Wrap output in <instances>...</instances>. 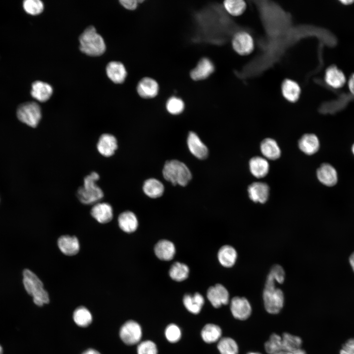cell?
<instances>
[{"label":"cell","mask_w":354,"mask_h":354,"mask_svg":"<svg viewBox=\"0 0 354 354\" xmlns=\"http://www.w3.org/2000/svg\"><path fill=\"white\" fill-rule=\"evenodd\" d=\"M352 150L353 153L354 155V144H353V145L352 146Z\"/></svg>","instance_id":"cell-51"},{"label":"cell","mask_w":354,"mask_h":354,"mask_svg":"<svg viewBox=\"0 0 354 354\" xmlns=\"http://www.w3.org/2000/svg\"><path fill=\"white\" fill-rule=\"evenodd\" d=\"M53 91L52 86L40 81L33 82L31 86V95L37 101L44 102L50 99Z\"/></svg>","instance_id":"cell-23"},{"label":"cell","mask_w":354,"mask_h":354,"mask_svg":"<svg viewBox=\"0 0 354 354\" xmlns=\"http://www.w3.org/2000/svg\"><path fill=\"white\" fill-rule=\"evenodd\" d=\"M206 296L211 304L216 308L227 304L229 301L228 290L220 284L210 287L207 290Z\"/></svg>","instance_id":"cell-10"},{"label":"cell","mask_w":354,"mask_h":354,"mask_svg":"<svg viewBox=\"0 0 354 354\" xmlns=\"http://www.w3.org/2000/svg\"><path fill=\"white\" fill-rule=\"evenodd\" d=\"M137 354H158L156 344L149 340L140 342L137 347Z\"/></svg>","instance_id":"cell-41"},{"label":"cell","mask_w":354,"mask_h":354,"mask_svg":"<svg viewBox=\"0 0 354 354\" xmlns=\"http://www.w3.org/2000/svg\"><path fill=\"white\" fill-rule=\"evenodd\" d=\"M118 223L120 229L127 233L135 232L138 226L136 215L130 211H125L120 213L118 217Z\"/></svg>","instance_id":"cell-28"},{"label":"cell","mask_w":354,"mask_h":354,"mask_svg":"<svg viewBox=\"0 0 354 354\" xmlns=\"http://www.w3.org/2000/svg\"><path fill=\"white\" fill-rule=\"evenodd\" d=\"M73 319L78 326L86 327L92 323V316L87 308L85 306H80L74 311Z\"/></svg>","instance_id":"cell-32"},{"label":"cell","mask_w":354,"mask_h":354,"mask_svg":"<svg viewBox=\"0 0 354 354\" xmlns=\"http://www.w3.org/2000/svg\"><path fill=\"white\" fill-rule=\"evenodd\" d=\"M90 214L98 222L107 223L111 221L113 217V208L107 203H97L92 206Z\"/></svg>","instance_id":"cell-15"},{"label":"cell","mask_w":354,"mask_h":354,"mask_svg":"<svg viewBox=\"0 0 354 354\" xmlns=\"http://www.w3.org/2000/svg\"><path fill=\"white\" fill-rule=\"evenodd\" d=\"M350 264L354 271V252L351 255L349 258Z\"/></svg>","instance_id":"cell-48"},{"label":"cell","mask_w":354,"mask_h":354,"mask_svg":"<svg viewBox=\"0 0 354 354\" xmlns=\"http://www.w3.org/2000/svg\"><path fill=\"white\" fill-rule=\"evenodd\" d=\"M265 349L268 354H277L282 351L281 336L276 333L272 334L265 344Z\"/></svg>","instance_id":"cell-37"},{"label":"cell","mask_w":354,"mask_h":354,"mask_svg":"<svg viewBox=\"0 0 354 354\" xmlns=\"http://www.w3.org/2000/svg\"><path fill=\"white\" fill-rule=\"evenodd\" d=\"M247 190L249 198L255 203L264 204L268 199L269 188L265 182H253L248 186Z\"/></svg>","instance_id":"cell-12"},{"label":"cell","mask_w":354,"mask_h":354,"mask_svg":"<svg viewBox=\"0 0 354 354\" xmlns=\"http://www.w3.org/2000/svg\"><path fill=\"white\" fill-rule=\"evenodd\" d=\"M217 349L220 354H238V347L233 338L229 337L221 338L218 341Z\"/></svg>","instance_id":"cell-34"},{"label":"cell","mask_w":354,"mask_h":354,"mask_svg":"<svg viewBox=\"0 0 354 354\" xmlns=\"http://www.w3.org/2000/svg\"><path fill=\"white\" fill-rule=\"evenodd\" d=\"M269 273L273 277L275 281L278 283H282L285 279V271L283 268L279 265H274L271 268Z\"/></svg>","instance_id":"cell-42"},{"label":"cell","mask_w":354,"mask_h":354,"mask_svg":"<svg viewBox=\"0 0 354 354\" xmlns=\"http://www.w3.org/2000/svg\"><path fill=\"white\" fill-rule=\"evenodd\" d=\"M181 330L175 324H168L165 329V336L168 342L175 343L178 342L181 338Z\"/></svg>","instance_id":"cell-38"},{"label":"cell","mask_w":354,"mask_h":354,"mask_svg":"<svg viewBox=\"0 0 354 354\" xmlns=\"http://www.w3.org/2000/svg\"><path fill=\"white\" fill-rule=\"evenodd\" d=\"M189 269L187 265L179 262L175 263L171 267L169 275L171 278L176 281H182L188 276Z\"/></svg>","instance_id":"cell-35"},{"label":"cell","mask_w":354,"mask_h":354,"mask_svg":"<svg viewBox=\"0 0 354 354\" xmlns=\"http://www.w3.org/2000/svg\"><path fill=\"white\" fill-rule=\"evenodd\" d=\"M82 354H101V353L94 349L90 348L85 351Z\"/></svg>","instance_id":"cell-47"},{"label":"cell","mask_w":354,"mask_h":354,"mask_svg":"<svg viewBox=\"0 0 354 354\" xmlns=\"http://www.w3.org/2000/svg\"><path fill=\"white\" fill-rule=\"evenodd\" d=\"M348 87L351 92L354 95V74L350 77L349 80Z\"/></svg>","instance_id":"cell-46"},{"label":"cell","mask_w":354,"mask_h":354,"mask_svg":"<svg viewBox=\"0 0 354 354\" xmlns=\"http://www.w3.org/2000/svg\"><path fill=\"white\" fill-rule=\"evenodd\" d=\"M324 80L329 86L338 88L346 83V77L343 72L336 66H329L325 71Z\"/></svg>","instance_id":"cell-24"},{"label":"cell","mask_w":354,"mask_h":354,"mask_svg":"<svg viewBox=\"0 0 354 354\" xmlns=\"http://www.w3.org/2000/svg\"><path fill=\"white\" fill-rule=\"evenodd\" d=\"M58 245L60 251L67 256H73L78 253L80 249L79 240L75 236L64 235L58 240Z\"/></svg>","instance_id":"cell-16"},{"label":"cell","mask_w":354,"mask_h":354,"mask_svg":"<svg viewBox=\"0 0 354 354\" xmlns=\"http://www.w3.org/2000/svg\"><path fill=\"white\" fill-rule=\"evenodd\" d=\"M249 168L251 174L256 178H262L267 175L269 165L266 159L256 156L252 157L249 161Z\"/></svg>","instance_id":"cell-21"},{"label":"cell","mask_w":354,"mask_h":354,"mask_svg":"<svg viewBox=\"0 0 354 354\" xmlns=\"http://www.w3.org/2000/svg\"><path fill=\"white\" fill-rule=\"evenodd\" d=\"M158 83L154 79L145 77L138 83L137 90L139 95L144 98H151L155 97L158 92Z\"/></svg>","instance_id":"cell-19"},{"label":"cell","mask_w":354,"mask_h":354,"mask_svg":"<svg viewBox=\"0 0 354 354\" xmlns=\"http://www.w3.org/2000/svg\"><path fill=\"white\" fill-rule=\"evenodd\" d=\"M106 73L109 78L114 83H122L127 75L124 65L119 61H112L106 66Z\"/></svg>","instance_id":"cell-22"},{"label":"cell","mask_w":354,"mask_h":354,"mask_svg":"<svg viewBox=\"0 0 354 354\" xmlns=\"http://www.w3.org/2000/svg\"><path fill=\"white\" fill-rule=\"evenodd\" d=\"M119 2L124 8L128 10L136 9L138 3V0H121Z\"/></svg>","instance_id":"cell-44"},{"label":"cell","mask_w":354,"mask_h":354,"mask_svg":"<svg viewBox=\"0 0 354 354\" xmlns=\"http://www.w3.org/2000/svg\"><path fill=\"white\" fill-rule=\"evenodd\" d=\"M224 7L226 11L234 16L242 14L246 8V3L242 0H227L224 1Z\"/></svg>","instance_id":"cell-36"},{"label":"cell","mask_w":354,"mask_h":354,"mask_svg":"<svg viewBox=\"0 0 354 354\" xmlns=\"http://www.w3.org/2000/svg\"><path fill=\"white\" fill-rule=\"evenodd\" d=\"M23 284L27 292L32 296L36 305L41 306L49 302V296L44 289L43 283L36 274L28 269L23 271Z\"/></svg>","instance_id":"cell-5"},{"label":"cell","mask_w":354,"mask_h":354,"mask_svg":"<svg viewBox=\"0 0 354 354\" xmlns=\"http://www.w3.org/2000/svg\"><path fill=\"white\" fill-rule=\"evenodd\" d=\"M230 310L235 318L241 321L247 319L252 312L249 301L244 297H233L230 302Z\"/></svg>","instance_id":"cell-9"},{"label":"cell","mask_w":354,"mask_h":354,"mask_svg":"<svg viewBox=\"0 0 354 354\" xmlns=\"http://www.w3.org/2000/svg\"><path fill=\"white\" fill-rule=\"evenodd\" d=\"M183 303L186 309L192 314H198L205 303L203 296L199 293L193 295L185 294L183 297Z\"/></svg>","instance_id":"cell-26"},{"label":"cell","mask_w":354,"mask_h":354,"mask_svg":"<svg viewBox=\"0 0 354 354\" xmlns=\"http://www.w3.org/2000/svg\"><path fill=\"white\" fill-rule=\"evenodd\" d=\"M340 2L345 5L351 4L354 2V0H341Z\"/></svg>","instance_id":"cell-49"},{"label":"cell","mask_w":354,"mask_h":354,"mask_svg":"<svg viewBox=\"0 0 354 354\" xmlns=\"http://www.w3.org/2000/svg\"><path fill=\"white\" fill-rule=\"evenodd\" d=\"M339 354H354V338L348 339L342 345Z\"/></svg>","instance_id":"cell-43"},{"label":"cell","mask_w":354,"mask_h":354,"mask_svg":"<svg viewBox=\"0 0 354 354\" xmlns=\"http://www.w3.org/2000/svg\"><path fill=\"white\" fill-rule=\"evenodd\" d=\"M118 147L116 138L112 134H102L97 142L96 148L99 153L105 157L112 156Z\"/></svg>","instance_id":"cell-11"},{"label":"cell","mask_w":354,"mask_h":354,"mask_svg":"<svg viewBox=\"0 0 354 354\" xmlns=\"http://www.w3.org/2000/svg\"><path fill=\"white\" fill-rule=\"evenodd\" d=\"M281 90L284 98L290 102H295L300 97V87L296 81L292 79L284 80L282 83Z\"/></svg>","instance_id":"cell-17"},{"label":"cell","mask_w":354,"mask_h":354,"mask_svg":"<svg viewBox=\"0 0 354 354\" xmlns=\"http://www.w3.org/2000/svg\"><path fill=\"white\" fill-rule=\"evenodd\" d=\"M156 257L161 260L170 261L174 257L175 246L171 241L162 239L159 241L154 247Z\"/></svg>","instance_id":"cell-27"},{"label":"cell","mask_w":354,"mask_h":354,"mask_svg":"<svg viewBox=\"0 0 354 354\" xmlns=\"http://www.w3.org/2000/svg\"><path fill=\"white\" fill-rule=\"evenodd\" d=\"M232 44L234 51L241 56L250 54L255 47L252 36L245 31H239L236 33L233 37Z\"/></svg>","instance_id":"cell-8"},{"label":"cell","mask_w":354,"mask_h":354,"mask_svg":"<svg viewBox=\"0 0 354 354\" xmlns=\"http://www.w3.org/2000/svg\"><path fill=\"white\" fill-rule=\"evenodd\" d=\"M99 177L97 173L92 172L84 178L83 186L80 187L77 191V196L82 203L85 205L95 204L103 198V191L96 184Z\"/></svg>","instance_id":"cell-2"},{"label":"cell","mask_w":354,"mask_h":354,"mask_svg":"<svg viewBox=\"0 0 354 354\" xmlns=\"http://www.w3.org/2000/svg\"><path fill=\"white\" fill-rule=\"evenodd\" d=\"M260 150L266 159L276 160L281 155V149L277 142L272 138L264 139L260 144Z\"/></svg>","instance_id":"cell-25"},{"label":"cell","mask_w":354,"mask_h":354,"mask_svg":"<svg viewBox=\"0 0 354 354\" xmlns=\"http://www.w3.org/2000/svg\"><path fill=\"white\" fill-rule=\"evenodd\" d=\"M187 143L190 152L196 158L203 160L207 157L208 148L195 133L189 132Z\"/></svg>","instance_id":"cell-13"},{"label":"cell","mask_w":354,"mask_h":354,"mask_svg":"<svg viewBox=\"0 0 354 354\" xmlns=\"http://www.w3.org/2000/svg\"><path fill=\"white\" fill-rule=\"evenodd\" d=\"M213 63L207 58H203L190 72L191 78L195 81L206 79L214 71Z\"/></svg>","instance_id":"cell-20"},{"label":"cell","mask_w":354,"mask_h":354,"mask_svg":"<svg viewBox=\"0 0 354 354\" xmlns=\"http://www.w3.org/2000/svg\"><path fill=\"white\" fill-rule=\"evenodd\" d=\"M277 354H306L305 351L301 349L292 351H282Z\"/></svg>","instance_id":"cell-45"},{"label":"cell","mask_w":354,"mask_h":354,"mask_svg":"<svg viewBox=\"0 0 354 354\" xmlns=\"http://www.w3.org/2000/svg\"><path fill=\"white\" fill-rule=\"evenodd\" d=\"M247 354H261L260 353H257V352H250V353H248Z\"/></svg>","instance_id":"cell-50"},{"label":"cell","mask_w":354,"mask_h":354,"mask_svg":"<svg viewBox=\"0 0 354 354\" xmlns=\"http://www.w3.org/2000/svg\"><path fill=\"white\" fill-rule=\"evenodd\" d=\"M80 49L90 56H99L105 51L106 45L102 37L93 26L87 27L79 37Z\"/></svg>","instance_id":"cell-1"},{"label":"cell","mask_w":354,"mask_h":354,"mask_svg":"<svg viewBox=\"0 0 354 354\" xmlns=\"http://www.w3.org/2000/svg\"><path fill=\"white\" fill-rule=\"evenodd\" d=\"M201 336L203 340L207 344L215 343L221 339L222 330L215 324H207L202 328Z\"/></svg>","instance_id":"cell-30"},{"label":"cell","mask_w":354,"mask_h":354,"mask_svg":"<svg viewBox=\"0 0 354 354\" xmlns=\"http://www.w3.org/2000/svg\"><path fill=\"white\" fill-rule=\"evenodd\" d=\"M142 328L140 324L134 320H128L120 327L119 336L126 345L132 346L141 342L142 337Z\"/></svg>","instance_id":"cell-7"},{"label":"cell","mask_w":354,"mask_h":354,"mask_svg":"<svg viewBox=\"0 0 354 354\" xmlns=\"http://www.w3.org/2000/svg\"><path fill=\"white\" fill-rule=\"evenodd\" d=\"M300 150L307 155L316 153L320 148V142L318 137L314 134L307 133L302 135L298 142Z\"/></svg>","instance_id":"cell-18"},{"label":"cell","mask_w":354,"mask_h":354,"mask_svg":"<svg viewBox=\"0 0 354 354\" xmlns=\"http://www.w3.org/2000/svg\"><path fill=\"white\" fill-rule=\"evenodd\" d=\"M275 280L268 274L263 292V300L266 311L271 314H278L282 309L284 296L282 291L275 288Z\"/></svg>","instance_id":"cell-3"},{"label":"cell","mask_w":354,"mask_h":354,"mask_svg":"<svg viewBox=\"0 0 354 354\" xmlns=\"http://www.w3.org/2000/svg\"><path fill=\"white\" fill-rule=\"evenodd\" d=\"M143 189L145 194L148 197L156 198L162 195L164 191V187L159 180L151 178L144 182Z\"/></svg>","instance_id":"cell-31"},{"label":"cell","mask_w":354,"mask_h":354,"mask_svg":"<svg viewBox=\"0 0 354 354\" xmlns=\"http://www.w3.org/2000/svg\"><path fill=\"white\" fill-rule=\"evenodd\" d=\"M217 256L218 261L222 266L226 267H230L235 264L237 254L233 247L226 245L220 248Z\"/></svg>","instance_id":"cell-29"},{"label":"cell","mask_w":354,"mask_h":354,"mask_svg":"<svg viewBox=\"0 0 354 354\" xmlns=\"http://www.w3.org/2000/svg\"><path fill=\"white\" fill-rule=\"evenodd\" d=\"M23 7L28 14L36 15L43 11L44 4L39 0H26L23 2Z\"/></svg>","instance_id":"cell-40"},{"label":"cell","mask_w":354,"mask_h":354,"mask_svg":"<svg viewBox=\"0 0 354 354\" xmlns=\"http://www.w3.org/2000/svg\"><path fill=\"white\" fill-rule=\"evenodd\" d=\"M164 178L173 185L185 186L192 178V174L187 166L177 160L167 161L163 168Z\"/></svg>","instance_id":"cell-4"},{"label":"cell","mask_w":354,"mask_h":354,"mask_svg":"<svg viewBox=\"0 0 354 354\" xmlns=\"http://www.w3.org/2000/svg\"><path fill=\"white\" fill-rule=\"evenodd\" d=\"M166 107L169 113L178 115L184 110V103L180 98L173 96L168 100Z\"/></svg>","instance_id":"cell-39"},{"label":"cell","mask_w":354,"mask_h":354,"mask_svg":"<svg viewBox=\"0 0 354 354\" xmlns=\"http://www.w3.org/2000/svg\"><path fill=\"white\" fill-rule=\"evenodd\" d=\"M41 110L39 105L35 102H28L18 107L17 115L19 119L28 125L35 127L41 118Z\"/></svg>","instance_id":"cell-6"},{"label":"cell","mask_w":354,"mask_h":354,"mask_svg":"<svg viewBox=\"0 0 354 354\" xmlns=\"http://www.w3.org/2000/svg\"><path fill=\"white\" fill-rule=\"evenodd\" d=\"M317 177L320 182L327 186H333L338 181L336 170L328 163H323L317 169Z\"/></svg>","instance_id":"cell-14"},{"label":"cell","mask_w":354,"mask_h":354,"mask_svg":"<svg viewBox=\"0 0 354 354\" xmlns=\"http://www.w3.org/2000/svg\"><path fill=\"white\" fill-rule=\"evenodd\" d=\"M282 351H292L301 349V339L290 333H284L282 336Z\"/></svg>","instance_id":"cell-33"},{"label":"cell","mask_w":354,"mask_h":354,"mask_svg":"<svg viewBox=\"0 0 354 354\" xmlns=\"http://www.w3.org/2000/svg\"><path fill=\"white\" fill-rule=\"evenodd\" d=\"M0 354H2V348L0 345Z\"/></svg>","instance_id":"cell-52"}]
</instances>
